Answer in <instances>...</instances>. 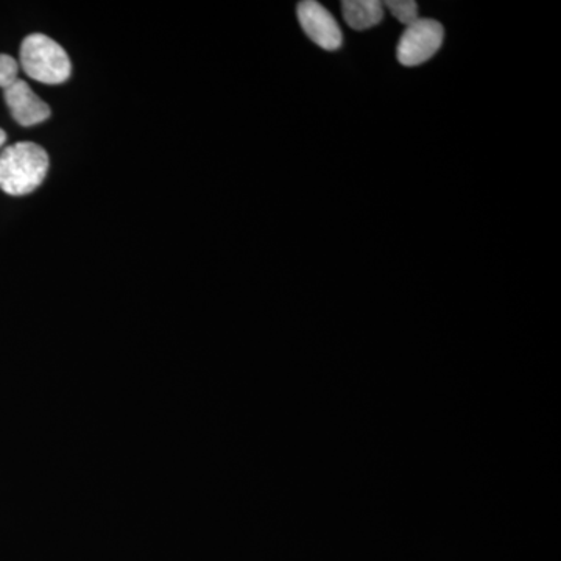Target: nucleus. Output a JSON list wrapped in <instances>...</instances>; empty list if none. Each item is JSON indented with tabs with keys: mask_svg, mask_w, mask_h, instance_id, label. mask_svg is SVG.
Instances as JSON below:
<instances>
[{
	"mask_svg": "<svg viewBox=\"0 0 561 561\" xmlns=\"http://www.w3.org/2000/svg\"><path fill=\"white\" fill-rule=\"evenodd\" d=\"M296 14H299L304 33L318 47L325 50H337L342 46V31L332 14L322 3L314 2V0L299 3Z\"/></svg>",
	"mask_w": 561,
	"mask_h": 561,
	"instance_id": "20e7f679",
	"label": "nucleus"
},
{
	"mask_svg": "<svg viewBox=\"0 0 561 561\" xmlns=\"http://www.w3.org/2000/svg\"><path fill=\"white\" fill-rule=\"evenodd\" d=\"M7 142V133L0 128V149H2L3 144Z\"/></svg>",
	"mask_w": 561,
	"mask_h": 561,
	"instance_id": "1a4fd4ad",
	"label": "nucleus"
},
{
	"mask_svg": "<svg viewBox=\"0 0 561 561\" xmlns=\"http://www.w3.org/2000/svg\"><path fill=\"white\" fill-rule=\"evenodd\" d=\"M384 9H388L396 20L405 24L406 27L420 20L418 17V3L413 0H388L384 3Z\"/></svg>",
	"mask_w": 561,
	"mask_h": 561,
	"instance_id": "0eeeda50",
	"label": "nucleus"
},
{
	"mask_svg": "<svg viewBox=\"0 0 561 561\" xmlns=\"http://www.w3.org/2000/svg\"><path fill=\"white\" fill-rule=\"evenodd\" d=\"M5 91V102L13 119L22 127H33L49 119L50 108L27 82L17 79Z\"/></svg>",
	"mask_w": 561,
	"mask_h": 561,
	"instance_id": "39448f33",
	"label": "nucleus"
},
{
	"mask_svg": "<svg viewBox=\"0 0 561 561\" xmlns=\"http://www.w3.org/2000/svg\"><path fill=\"white\" fill-rule=\"evenodd\" d=\"M343 20L354 31H369L384 21V2L379 0H344Z\"/></svg>",
	"mask_w": 561,
	"mask_h": 561,
	"instance_id": "423d86ee",
	"label": "nucleus"
},
{
	"mask_svg": "<svg viewBox=\"0 0 561 561\" xmlns=\"http://www.w3.org/2000/svg\"><path fill=\"white\" fill-rule=\"evenodd\" d=\"M21 66L31 79L44 84H61L71 77L69 55L60 44L43 33H33L22 42Z\"/></svg>",
	"mask_w": 561,
	"mask_h": 561,
	"instance_id": "f03ea898",
	"label": "nucleus"
},
{
	"mask_svg": "<svg viewBox=\"0 0 561 561\" xmlns=\"http://www.w3.org/2000/svg\"><path fill=\"white\" fill-rule=\"evenodd\" d=\"M17 72H20V62L10 55L0 54V87L2 90H7L10 84L16 82Z\"/></svg>",
	"mask_w": 561,
	"mask_h": 561,
	"instance_id": "6e6552de",
	"label": "nucleus"
},
{
	"mask_svg": "<svg viewBox=\"0 0 561 561\" xmlns=\"http://www.w3.org/2000/svg\"><path fill=\"white\" fill-rule=\"evenodd\" d=\"M445 42V28L434 20H418L406 27L396 49V57L406 68L431 60Z\"/></svg>",
	"mask_w": 561,
	"mask_h": 561,
	"instance_id": "7ed1b4c3",
	"label": "nucleus"
},
{
	"mask_svg": "<svg viewBox=\"0 0 561 561\" xmlns=\"http://www.w3.org/2000/svg\"><path fill=\"white\" fill-rule=\"evenodd\" d=\"M49 171V155L35 142H17L0 153V189L21 197L38 189Z\"/></svg>",
	"mask_w": 561,
	"mask_h": 561,
	"instance_id": "f257e3e1",
	"label": "nucleus"
}]
</instances>
